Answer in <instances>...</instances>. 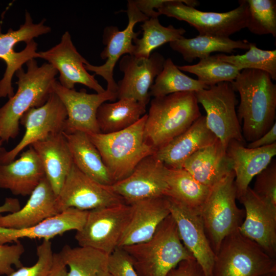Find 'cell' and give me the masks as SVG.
I'll list each match as a JSON object with an SVG mask.
<instances>
[{
	"label": "cell",
	"instance_id": "obj_34",
	"mask_svg": "<svg viewBox=\"0 0 276 276\" xmlns=\"http://www.w3.org/2000/svg\"><path fill=\"white\" fill-rule=\"evenodd\" d=\"M141 25L143 35L133 40L134 49L133 55L148 58L152 52L162 45L183 37L186 30L175 28L172 25L162 26L157 17L149 18Z\"/></svg>",
	"mask_w": 276,
	"mask_h": 276
},
{
	"label": "cell",
	"instance_id": "obj_5",
	"mask_svg": "<svg viewBox=\"0 0 276 276\" xmlns=\"http://www.w3.org/2000/svg\"><path fill=\"white\" fill-rule=\"evenodd\" d=\"M145 126V137L156 150L185 131L201 116L195 92L154 98Z\"/></svg>",
	"mask_w": 276,
	"mask_h": 276
},
{
	"label": "cell",
	"instance_id": "obj_9",
	"mask_svg": "<svg viewBox=\"0 0 276 276\" xmlns=\"http://www.w3.org/2000/svg\"><path fill=\"white\" fill-rule=\"evenodd\" d=\"M45 19L34 24L31 14L26 11L25 20L19 28L9 29L4 33L0 26V59L6 63V68L0 80V98L12 97L14 90L12 77L22 66L32 59L38 58L37 43L34 38L51 32L44 25Z\"/></svg>",
	"mask_w": 276,
	"mask_h": 276
},
{
	"label": "cell",
	"instance_id": "obj_8",
	"mask_svg": "<svg viewBox=\"0 0 276 276\" xmlns=\"http://www.w3.org/2000/svg\"><path fill=\"white\" fill-rule=\"evenodd\" d=\"M276 272V260L238 229L226 236L215 255L212 276H260Z\"/></svg>",
	"mask_w": 276,
	"mask_h": 276
},
{
	"label": "cell",
	"instance_id": "obj_21",
	"mask_svg": "<svg viewBox=\"0 0 276 276\" xmlns=\"http://www.w3.org/2000/svg\"><path fill=\"white\" fill-rule=\"evenodd\" d=\"M131 205L133 214L118 248L149 240L170 214L169 200L166 196L141 200Z\"/></svg>",
	"mask_w": 276,
	"mask_h": 276
},
{
	"label": "cell",
	"instance_id": "obj_30",
	"mask_svg": "<svg viewBox=\"0 0 276 276\" xmlns=\"http://www.w3.org/2000/svg\"><path fill=\"white\" fill-rule=\"evenodd\" d=\"M250 43L246 40L199 35L191 38L183 37L169 43L171 48L179 53L185 61L192 62L197 58L208 57L213 52L231 53L236 49L248 50Z\"/></svg>",
	"mask_w": 276,
	"mask_h": 276
},
{
	"label": "cell",
	"instance_id": "obj_6",
	"mask_svg": "<svg viewBox=\"0 0 276 276\" xmlns=\"http://www.w3.org/2000/svg\"><path fill=\"white\" fill-rule=\"evenodd\" d=\"M235 175L233 170L211 188L200 215L205 234L216 255L223 239L238 229L245 211L236 203Z\"/></svg>",
	"mask_w": 276,
	"mask_h": 276
},
{
	"label": "cell",
	"instance_id": "obj_22",
	"mask_svg": "<svg viewBox=\"0 0 276 276\" xmlns=\"http://www.w3.org/2000/svg\"><path fill=\"white\" fill-rule=\"evenodd\" d=\"M217 140L208 128L205 117L201 116L185 131L157 149L155 155L168 168L182 169L194 153Z\"/></svg>",
	"mask_w": 276,
	"mask_h": 276
},
{
	"label": "cell",
	"instance_id": "obj_35",
	"mask_svg": "<svg viewBox=\"0 0 276 276\" xmlns=\"http://www.w3.org/2000/svg\"><path fill=\"white\" fill-rule=\"evenodd\" d=\"M208 88L200 81L183 73L171 59L168 58L150 88V95L156 98L179 92H196Z\"/></svg>",
	"mask_w": 276,
	"mask_h": 276
},
{
	"label": "cell",
	"instance_id": "obj_12",
	"mask_svg": "<svg viewBox=\"0 0 276 276\" xmlns=\"http://www.w3.org/2000/svg\"><path fill=\"white\" fill-rule=\"evenodd\" d=\"M66 118L64 105L57 95L52 92L43 105L29 109L21 116L19 123L25 128V134L11 150L7 151L2 148L0 164H7L15 160L18 154L34 142L51 134L63 132Z\"/></svg>",
	"mask_w": 276,
	"mask_h": 276
},
{
	"label": "cell",
	"instance_id": "obj_3",
	"mask_svg": "<svg viewBox=\"0 0 276 276\" xmlns=\"http://www.w3.org/2000/svg\"><path fill=\"white\" fill-rule=\"evenodd\" d=\"M121 248L130 257L138 276H166L180 262L194 259L183 244L171 214L150 239Z\"/></svg>",
	"mask_w": 276,
	"mask_h": 276
},
{
	"label": "cell",
	"instance_id": "obj_33",
	"mask_svg": "<svg viewBox=\"0 0 276 276\" xmlns=\"http://www.w3.org/2000/svg\"><path fill=\"white\" fill-rule=\"evenodd\" d=\"M165 196L175 200L200 214L211 188L195 180L182 169L167 168Z\"/></svg>",
	"mask_w": 276,
	"mask_h": 276
},
{
	"label": "cell",
	"instance_id": "obj_25",
	"mask_svg": "<svg viewBox=\"0 0 276 276\" xmlns=\"http://www.w3.org/2000/svg\"><path fill=\"white\" fill-rule=\"evenodd\" d=\"M88 211L69 208L33 226L21 229L0 227V244L16 242L21 238L49 240L71 230H80Z\"/></svg>",
	"mask_w": 276,
	"mask_h": 276
},
{
	"label": "cell",
	"instance_id": "obj_42",
	"mask_svg": "<svg viewBox=\"0 0 276 276\" xmlns=\"http://www.w3.org/2000/svg\"><path fill=\"white\" fill-rule=\"evenodd\" d=\"M109 269L111 276H138L130 257L122 248L109 255Z\"/></svg>",
	"mask_w": 276,
	"mask_h": 276
},
{
	"label": "cell",
	"instance_id": "obj_28",
	"mask_svg": "<svg viewBox=\"0 0 276 276\" xmlns=\"http://www.w3.org/2000/svg\"><path fill=\"white\" fill-rule=\"evenodd\" d=\"M182 168L197 181L212 188L233 171L225 149L218 139L191 155Z\"/></svg>",
	"mask_w": 276,
	"mask_h": 276
},
{
	"label": "cell",
	"instance_id": "obj_23",
	"mask_svg": "<svg viewBox=\"0 0 276 276\" xmlns=\"http://www.w3.org/2000/svg\"><path fill=\"white\" fill-rule=\"evenodd\" d=\"M235 175L237 199L246 191L252 178L266 168L276 154V143L262 147L248 148L237 141L231 142L226 147Z\"/></svg>",
	"mask_w": 276,
	"mask_h": 276
},
{
	"label": "cell",
	"instance_id": "obj_38",
	"mask_svg": "<svg viewBox=\"0 0 276 276\" xmlns=\"http://www.w3.org/2000/svg\"><path fill=\"white\" fill-rule=\"evenodd\" d=\"M248 5L246 28L258 35L276 37V1L246 0Z\"/></svg>",
	"mask_w": 276,
	"mask_h": 276
},
{
	"label": "cell",
	"instance_id": "obj_13",
	"mask_svg": "<svg viewBox=\"0 0 276 276\" xmlns=\"http://www.w3.org/2000/svg\"><path fill=\"white\" fill-rule=\"evenodd\" d=\"M127 14L128 22L126 28L120 30L117 27H106L103 32V42L105 45L100 56L106 59L104 64L96 66L87 62L84 65L88 71L103 77L107 82V90L117 93V83L113 78V70L117 62L125 55H133L134 49L133 40L138 37L141 31L134 32L135 24L144 22L149 18L140 11L134 1H128Z\"/></svg>",
	"mask_w": 276,
	"mask_h": 276
},
{
	"label": "cell",
	"instance_id": "obj_31",
	"mask_svg": "<svg viewBox=\"0 0 276 276\" xmlns=\"http://www.w3.org/2000/svg\"><path fill=\"white\" fill-rule=\"evenodd\" d=\"M146 106L128 98L103 103L98 109L97 121L100 133H110L125 129L146 114Z\"/></svg>",
	"mask_w": 276,
	"mask_h": 276
},
{
	"label": "cell",
	"instance_id": "obj_18",
	"mask_svg": "<svg viewBox=\"0 0 276 276\" xmlns=\"http://www.w3.org/2000/svg\"><path fill=\"white\" fill-rule=\"evenodd\" d=\"M238 200L245 208L239 232L275 259L276 209L259 198L249 187Z\"/></svg>",
	"mask_w": 276,
	"mask_h": 276
},
{
	"label": "cell",
	"instance_id": "obj_1",
	"mask_svg": "<svg viewBox=\"0 0 276 276\" xmlns=\"http://www.w3.org/2000/svg\"><path fill=\"white\" fill-rule=\"evenodd\" d=\"M231 83L240 95L237 113L243 138L253 142L275 122L276 85L268 74L257 70L241 71Z\"/></svg>",
	"mask_w": 276,
	"mask_h": 276
},
{
	"label": "cell",
	"instance_id": "obj_17",
	"mask_svg": "<svg viewBox=\"0 0 276 276\" xmlns=\"http://www.w3.org/2000/svg\"><path fill=\"white\" fill-rule=\"evenodd\" d=\"M165 60L158 52L151 53L148 58L123 56L119 67L124 77L117 83V99H131L146 106L150 100V88L162 72Z\"/></svg>",
	"mask_w": 276,
	"mask_h": 276
},
{
	"label": "cell",
	"instance_id": "obj_4",
	"mask_svg": "<svg viewBox=\"0 0 276 276\" xmlns=\"http://www.w3.org/2000/svg\"><path fill=\"white\" fill-rule=\"evenodd\" d=\"M147 114L122 130L87 134L100 153L114 183L128 177L138 163L156 150L145 137Z\"/></svg>",
	"mask_w": 276,
	"mask_h": 276
},
{
	"label": "cell",
	"instance_id": "obj_29",
	"mask_svg": "<svg viewBox=\"0 0 276 276\" xmlns=\"http://www.w3.org/2000/svg\"><path fill=\"white\" fill-rule=\"evenodd\" d=\"M63 134L67 142L74 164L84 174L104 185L114 183L101 155L88 135L82 132Z\"/></svg>",
	"mask_w": 276,
	"mask_h": 276
},
{
	"label": "cell",
	"instance_id": "obj_40",
	"mask_svg": "<svg viewBox=\"0 0 276 276\" xmlns=\"http://www.w3.org/2000/svg\"><path fill=\"white\" fill-rule=\"evenodd\" d=\"M255 194L261 200L276 209V161L271 160L257 176L254 188Z\"/></svg>",
	"mask_w": 276,
	"mask_h": 276
},
{
	"label": "cell",
	"instance_id": "obj_45",
	"mask_svg": "<svg viewBox=\"0 0 276 276\" xmlns=\"http://www.w3.org/2000/svg\"><path fill=\"white\" fill-rule=\"evenodd\" d=\"M276 143V123L271 128L258 139L250 142L246 146L248 148H257Z\"/></svg>",
	"mask_w": 276,
	"mask_h": 276
},
{
	"label": "cell",
	"instance_id": "obj_2",
	"mask_svg": "<svg viewBox=\"0 0 276 276\" xmlns=\"http://www.w3.org/2000/svg\"><path fill=\"white\" fill-rule=\"evenodd\" d=\"M15 73L17 89L14 95L0 107V137L3 142L15 139L19 132L20 119L31 108L43 105L53 92L57 71L49 63L38 66L35 59L26 63Z\"/></svg>",
	"mask_w": 276,
	"mask_h": 276
},
{
	"label": "cell",
	"instance_id": "obj_10",
	"mask_svg": "<svg viewBox=\"0 0 276 276\" xmlns=\"http://www.w3.org/2000/svg\"><path fill=\"white\" fill-rule=\"evenodd\" d=\"M231 83L221 82L195 92L198 103L205 110L206 124L223 147L237 141L243 144L240 123L236 110L238 103Z\"/></svg>",
	"mask_w": 276,
	"mask_h": 276
},
{
	"label": "cell",
	"instance_id": "obj_36",
	"mask_svg": "<svg viewBox=\"0 0 276 276\" xmlns=\"http://www.w3.org/2000/svg\"><path fill=\"white\" fill-rule=\"evenodd\" d=\"M177 67L181 71L196 75L197 80L209 87L221 82L232 83L241 72L234 65L220 60L216 55L200 59L195 64Z\"/></svg>",
	"mask_w": 276,
	"mask_h": 276
},
{
	"label": "cell",
	"instance_id": "obj_44",
	"mask_svg": "<svg viewBox=\"0 0 276 276\" xmlns=\"http://www.w3.org/2000/svg\"><path fill=\"white\" fill-rule=\"evenodd\" d=\"M164 0H136L135 3L138 9L148 18L157 17L160 14L157 9Z\"/></svg>",
	"mask_w": 276,
	"mask_h": 276
},
{
	"label": "cell",
	"instance_id": "obj_16",
	"mask_svg": "<svg viewBox=\"0 0 276 276\" xmlns=\"http://www.w3.org/2000/svg\"><path fill=\"white\" fill-rule=\"evenodd\" d=\"M167 169L154 154L141 160L126 178L109 187L125 203L130 205L141 200L165 196Z\"/></svg>",
	"mask_w": 276,
	"mask_h": 276
},
{
	"label": "cell",
	"instance_id": "obj_14",
	"mask_svg": "<svg viewBox=\"0 0 276 276\" xmlns=\"http://www.w3.org/2000/svg\"><path fill=\"white\" fill-rule=\"evenodd\" d=\"M56 201L60 213L69 208L89 211L125 203L109 186L90 178L74 164L57 196Z\"/></svg>",
	"mask_w": 276,
	"mask_h": 276
},
{
	"label": "cell",
	"instance_id": "obj_7",
	"mask_svg": "<svg viewBox=\"0 0 276 276\" xmlns=\"http://www.w3.org/2000/svg\"><path fill=\"white\" fill-rule=\"evenodd\" d=\"M195 0H164L157 9L160 15L187 22L197 30L199 35L229 37L246 28L248 5L239 1V6L226 12H205L195 8Z\"/></svg>",
	"mask_w": 276,
	"mask_h": 276
},
{
	"label": "cell",
	"instance_id": "obj_15",
	"mask_svg": "<svg viewBox=\"0 0 276 276\" xmlns=\"http://www.w3.org/2000/svg\"><path fill=\"white\" fill-rule=\"evenodd\" d=\"M52 87L66 111L63 132H82L87 134L100 133L96 117L98 109L107 101H115L117 93L106 89L102 93L88 94L85 89L76 91L65 88L57 80Z\"/></svg>",
	"mask_w": 276,
	"mask_h": 276
},
{
	"label": "cell",
	"instance_id": "obj_19",
	"mask_svg": "<svg viewBox=\"0 0 276 276\" xmlns=\"http://www.w3.org/2000/svg\"><path fill=\"white\" fill-rule=\"evenodd\" d=\"M167 198L170 214L175 221L183 244L200 265L205 276H212L215 254L200 214L175 200Z\"/></svg>",
	"mask_w": 276,
	"mask_h": 276
},
{
	"label": "cell",
	"instance_id": "obj_32",
	"mask_svg": "<svg viewBox=\"0 0 276 276\" xmlns=\"http://www.w3.org/2000/svg\"><path fill=\"white\" fill-rule=\"evenodd\" d=\"M59 254L68 267V276H111L108 255L98 249L64 245Z\"/></svg>",
	"mask_w": 276,
	"mask_h": 276
},
{
	"label": "cell",
	"instance_id": "obj_41",
	"mask_svg": "<svg viewBox=\"0 0 276 276\" xmlns=\"http://www.w3.org/2000/svg\"><path fill=\"white\" fill-rule=\"evenodd\" d=\"M25 248L21 242L18 241L12 245L0 244V275L8 276L16 268L22 266L21 256Z\"/></svg>",
	"mask_w": 276,
	"mask_h": 276
},
{
	"label": "cell",
	"instance_id": "obj_26",
	"mask_svg": "<svg viewBox=\"0 0 276 276\" xmlns=\"http://www.w3.org/2000/svg\"><path fill=\"white\" fill-rule=\"evenodd\" d=\"M44 177L41 160L31 146L18 159L0 164V188L15 195H30Z\"/></svg>",
	"mask_w": 276,
	"mask_h": 276
},
{
	"label": "cell",
	"instance_id": "obj_39",
	"mask_svg": "<svg viewBox=\"0 0 276 276\" xmlns=\"http://www.w3.org/2000/svg\"><path fill=\"white\" fill-rule=\"evenodd\" d=\"M50 240H43L36 249L37 259L31 266H21L8 276H46L50 270L54 259Z\"/></svg>",
	"mask_w": 276,
	"mask_h": 276
},
{
	"label": "cell",
	"instance_id": "obj_37",
	"mask_svg": "<svg viewBox=\"0 0 276 276\" xmlns=\"http://www.w3.org/2000/svg\"><path fill=\"white\" fill-rule=\"evenodd\" d=\"M221 61L231 64L240 71L243 70H257L268 74L273 80H276V50H265L250 43L249 49L245 54L227 55H216Z\"/></svg>",
	"mask_w": 276,
	"mask_h": 276
},
{
	"label": "cell",
	"instance_id": "obj_43",
	"mask_svg": "<svg viewBox=\"0 0 276 276\" xmlns=\"http://www.w3.org/2000/svg\"><path fill=\"white\" fill-rule=\"evenodd\" d=\"M166 276H205L204 273L195 259L186 260L180 262Z\"/></svg>",
	"mask_w": 276,
	"mask_h": 276
},
{
	"label": "cell",
	"instance_id": "obj_11",
	"mask_svg": "<svg viewBox=\"0 0 276 276\" xmlns=\"http://www.w3.org/2000/svg\"><path fill=\"white\" fill-rule=\"evenodd\" d=\"M133 212L132 205L122 203L89 211L82 228L75 236L80 246L108 255L117 248Z\"/></svg>",
	"mask_w": 276,
	"mask_h": 276
},
{
	"label": "cell",
	"instance_id": "obj_48",
	"mask_svg": "<svg viewBox=\"0 0 276 276\" xmlns=\"http://www.w3.org/2000/svg\"><path fill=\"white\" fill-rule=\"evenodd\" d=\"M260 276H276V272H270Z\"/></svg>",
	"mask_w": 276,
	"mask_h": 276
},
{
	"label": "cell",
	"instance_id": "obj_49",
	"mask_svg": "<svg viewBox=\"0 0 276 276\" xmlns=\"http://www.w3.org/2000/svg\"><path fill=\"white\" fill-rule=\"evenodd\" d=\"M3 141L2 140L1 137H0V152H1L2 150V148L3 147H2V144H3Z\"/></svg>",
	"mask_w": 276,
	"mask_h": 276
},
{
	"label": "cell",
	"instance_id": "obj_46",
	"mask_svg": "<svg viewBox=\"0 0 276 276\" xmlns=\"http://www.w3.org/2000/svg\"><path fill=\"white\" fill-rule=\"evenodd\" d=\"M46 276H68L67 267L59 252L54 254L52 267Z\"/></svg>",
	"mask_w": 276,
	"mask_h": 276
},
{
	"label": "cell",
	"instance_id": "obj_27",
	"mask_svg": "<svg viewBox=\"0 0 276 276\" xmlns=\"http://www.w3.org/2000/svg\"><path fill=\"white\" fill-rule=\"evenodd\" d=\"M31 146L40 158L45 176L57 196L74 164L63 132L51 134Z\"/></svg>",
	"mask_w": 276,
	"mask_h": 276
},
{
	"label": "cell",
	"instance_id": "obj_20",
	"mask_svg": "<svg viewBox=\"0 0 276 276\" xmlns=\"http://www.w3.org/2000/svg\"><path fill=\"white\" fill-rule=\"evenodd\" d=\"M38 54V58L47 60L59 73L58 82L63 87L74 89L75 84H81L97 93L105 91L85 69L84 65L88 62L78 52L68 31L62 35L59 43Z\"/></svg>",
	"mask_w": 276,
	"mask_h": 276
},
{
	"label": "cell",
	"instance_id": "obj_47",
	"mask_svg": "<svg viewBox=\"0 0 276 276\" xmlns=\"http://www.w3.org/2000/svg\"><path fill=\"white\" fill-rule=\"evenodd\" d=\"M20 209L19 201L17 199L7 198L5 203L0 206V214L4 212L13 213Z\"/></svg>",
	"mask_w": 276,
	"mask_h": 276
},
{
	"label": "cell",
	"instance_id": "obj_24",
	"mask_svg": "<svg viewBox=\"0 0 276 276\" xmlns=\"http://www.w3.org/2000/svg\"><path fill=\"white\" fill-rule=\"evenodd\" d=\"M56 200L57 195L45 176L22 208L6 215H0V227L25 228L57 215L60 212Z\"/></svg>",
	"mask_w": 276,
	"mask_h": 276
}]
</instances>
